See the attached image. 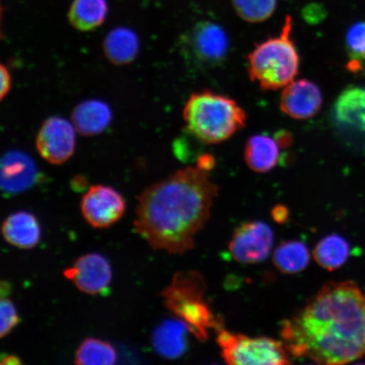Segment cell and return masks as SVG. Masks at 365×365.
I'll use <instances>...</instances> for the list:
<instances>
[{
    "label": "cell",
    "mask_w": 365,
    "mask_h": 365,
    "mask_svg": "<svg viewBox=\"0 0 365 365\" xmlns=\"http://www.w3.org/2000/svg\"><path fill=\"white\" fill-rule=\"evenodd\" d=\"M281 327L282 342L295 358L353 362L365 355V295L353 281L327 282Z\"/></svg>",
    "instance_id": "6da1fadb"
},
{
    "label": "cell",
    "mask_w": 365,
    "mask_h": 365,
    "mask_svg": "<svg viewBox=\"0 0 365 365\" xmlns=\"http://www.w3.org/2000/svg\"><path fill=\"white\" fill-rule=\"evenodd\" d=\"M218 186L197 166L180 170L137 196V235L154 250L184 255L211 216Z\"/></svg>",
    "instance_id": "7a4b0ae2"
},
{
    "label": "cell",
    "mask_w": 365,
    "mask_h": 365,
    "mask_svg": "<svg viewBox=\"0 0 365 365\" xmlns=\"http://www.w3.org/2000/svg\"><path fill=\"white\" fill-rule=\"evenodd\" d=\"M189 133L200 143L214 145L230 139L247 120L235 100L211 91L190 96L182 111Z\"/></svg>",
    "instance_id": "3957f363"
},
{
    "label": "cell",
    "mask_w": 365,
    "mask_h": 365,
    "mask_svg": "<svg viewBox=\"0 0 365 365\" xmlns=\"http://www.w3.org/2000/svg\"><path fill=\"white\" fill-rule=\"evenodd\" d=\"M293 17L287 16L279 35L257 44L248 56L250 78L263 91L284 89L295 81L300 58L292 38Z\"/></svg>",
    "instance_id": "277c9868"
},
{
    "label": "cell",
    "mask_w": 365,
    "mask_h": 365,
    "mask_svg": "<svg viewBox=\"0 0 365 365\" xmlns=\"http://www.w3.org/2000/svg\"><path fill=\"white\" fill-rule=\"evenodd\" d=\"M207 284L195 271L179 272L170 284L162 292L164 304L184 322L190 333L200 341L209 339V331H219L222 324L205 299Z\"/></svg>",
    "instance_id": "5b68a950"
},
{
    "label": "cell",
    "mask_w": 365,
    "mask_h": 365,
    "mask_svg": "<svg viewBox=\"0 0 365 365\" xmlns=\"http://www.w3.org/2000/svg\"><path fill=\"white\" fill-rule=\"evenodd\" d=\"M217 341L223 359L232 365L289 364V352L284 342L266 336L237 334L223 328L217 331Z\"/></svg>",
    "instance_id": "8992f818"
},
{
    "label": "cell",
    "mask_w": 365,
    "mask_h": 365,
    "mask_svg": "<svg viewBox=\"0 0 365 365\" xmlns=\"http://www.w3.org/2000/svg\"><path fill=\"white\" fill-rule=\"evenodd\" d=\"M190 58L203 67H216L225 61L230 42L223 27L205 21L196 24L185 39Z\"/></svg>",
    "instance_id": "52a82bcc"
},
{
    "label": "cell",
    "mask_w": 365,
    "mask_h": 365,
    "mask_svg": "<svg viewBox=\"0 0 365 365\" xmlns=\"http://www.w3.org/2000/svg\"><path fill=\"white\" fill-rule=\"evenodd\" d=\"M273 242V232L267 223L245 222L232 235L228 244V252L236 262L257 264L269 257Z\"/></svg>",
    "instance_id": "ba28073f"
},
{
    "label": "cell",
    "mask_w": 365,
    "mask_h": 365,
    "mask_svg": "<svg viewBox=\"0 0 365 365\" xmlns=\"http://www.w3.org/2000/svg\"><path fill=\"white\" fill-rule=\"evenodd\" d=\"M76 129L61 117H50L40 128L36 148L45 161L59 165L72 157L76 150Z\"/></svg>",
    "instance_id": "9c48e42d"
},
{
    "label": "cell",
    "mask_w": 365,
    "mask_h": 365,
    "mask_svg": "<svg viewBox=\"0 0 365 365\" xmlns=\"http://www.w3.org/2000/svg\"><path fill=\"white\" fill-rule=\"evenodd\" d=\"M125 200L110 186L91 185L81 199L85 220L95 228H107L120 221L125 212Z\"/></svg>",
    "instance_id": "30bf717a"
},
{
    "label": "cell",
    "mask_w": 365,
    "mask_h": 365,
    "mask_svg": "<svg viewBox=\"0 0 365 365\" xmlns=\"http://www.w3.org/2000/svg\"><path fill=\"white\" fill-rule=\"evenodd\" d=\"M63 276L82 293L91 295L106 291L113 277L110 263L98 253L82 255L71 267L63 271Z\"/></svg>",
    "instance_id": "8fae6325"
},
{
    "label": "cell",
    "mask_w": 365,
    "mask_h": 365,
    "mask_svg": "<svg viewBox=\"0 0 365 365\" xmlns=\"http://www.w3.org/2000/svg\"><path fill=\"white\" fill-rule=\"evenodd\" d=\"M323 103L322 90L313 81L300 79L291 82L282 89L280 108L294 120H308L321 110Z\"/></svg>",
    "instance_id": "7c38bea8"
},
{
    "label": "cell",
    "mask_w": 365,
    "mask_h": 365,
    "mask_svg": "<svg viewBox=\"0 0 365 365\" xmlns=\"http://www.w3.org/2000/svg\"><path fill=\"white\" fill-rule=\"evenodd\" d=\"M35 164L26 155L11 153L4 157L1 166V188L8 194L21 193L34 185Z\"/></svg>",
    "instance_id": "4fadbf2b"
},
{
    "label": "cell",
    "mask_w": 365,
    "mask_h": 365,
    "mask_svg": "<svg viewBox=\"0 0 365 365\" xmlns=\"http://www.w3.org/2000/svg\"><path fill=\"white\" fill-rule=\"evenodd\" d=\"M2 235L7 243L22 250L36 247L41 240L38 219L29 212L12 213L2 225Z\"/></svg>",
    "instance_id": "5bb4252c"
},
{
    "label": "cell",
    "mask_w": 365,
    "mask_h": 365,
    "mask_svg": "<svg viewBox=\"0 0 365 365\" xmlns=\"http://www.w3.org/2000/svg\"><path fill=\"white\" fill-rule=\"evenodd\" d=\"M112 118L110 107L100 100H88L79 103L71 115L77 132L84 136L103 133L110 125Z\"/></svg>",
    "instance_id": "9a60e30c"
},
{
    "label": "cell",
    "mask_w": 365,
    "mask_h": 365,
    "mask_svg": "<svg viewBox=\"0 0 365 365\" xmlns=\"http://www.w3.org/2000/svg\"><path fill=\"white\" fill-rule=\"evenodd\" d=\"M281 149L275 137L264 134L250 136L245 147V163L255 173L270 172L279 162Z\"/></svg>",
    "instance_id": "2e32d148"
},
{
    "label": "cell",
    "mask_w": 365,
    "mask_h": 365,
    "mask_svg": "<svg viewBox=\"0 0 365 365\" xmlns=\"http://www.w3.org/2000/svg\"><path fill=\"white\" fill-rule=\"evenodd\" d=\"M332 113L339 125L365 132V88L350 86L342 91Z\"/></svg>",
    "instance_id": "e0dca14e"
},
{
    "label": "cell",
    "mask_w": 365,
    "mask_h": 365,
    "mask_svg": "<svg viewBox=\"0 0 365 365\" xmlns=\"http://www.w3.org/2000/svg\"><path fill=\"white\" fill-rule=\"evenodd\" d=\"M140 48L138 36L127 27H117L109 31L103 42L105 56L116 66L133 62Z\"/></svg>",
    "instance_id": "ac0fdd59"
},
{
    "label": "cell",
    "mask_w": 365,
    "mask_h": 365,
    "mask_svg": "<svg viewBox=\"0 0 365 365\" xmlns=\"http://www.w3.org/2000/svg\"><path fill=\"white\" fill-rule=\"evenodd\" d=\"M190 331L184 322H163L153 333V344L156 352L166 359H177L186 349L185 333Z\"/></svg>",
    "instance_id": "d6986e66"
},
{
    "label": "cell",
    "mask_w": 365,
    "mask_h": 365,
    "mask_svg": "<svg viewBox=\"0 0 365 365\" xmlns=\"http://www.w3.org/2000/svg\"><path fill=\"white\" fill-rule=\"evenodd\" d=\"M107 0H74L68 13L74 29L90 31L101 26L108 15Z\"/></svg>",
    "instance_id": "ffe728a7"
},
{
    "label": "cell",
    "mask_w": 365,
    "mask_h": 365,
    "mask_svg": "<svg viewBox=\"0 0 365 365\" xmlns=\"http://www.w3.org/2000/svg\"><path fill=\"white\" fill-rule=\"evenodd\" d=\"M349 242L344 237L332 235L323 238L313 251L314 261L327 271L344 266L350 255Z\"/></svg>",
    "instance_id": "44dd1931"
},
{
    "label": "cell",
    "mask_w": 365,
    "mask_h": 365,
    "mask_svg": "<svg viewBox=\"0 0 365 365\" xmlns=\"http://www.w3.org/2000/svg\"><path fill=\"white\" fill-rule=\"evenodd\" d=\"M272 261L278 271L284 274L303 272L308 267L310 254L303 242L290 240L277 246Z\"/></svg>",
    "instance_id": "7402d4cb"
},
{
    "label": "cell",
    "mask_w": 365,
    "mask_h": 365,
    "mask_svg": "<svg viewBox=\"0 0 365 365\" xmlns=\"http://www.w3.org/2000/svg\"><path fill=\"white\" fill-rule=\"evenodd\" d=\"M117 353L107 341L93 339L81 342L75 356V363L79 365H112L117 362Z\"/></svg>",
    "instance_id": "603a6c76"
},
{
    "label": "cell",
    "mask_w": 365,
    "mask_h": 365,
    "mask_svg": "<svg viewBox=\"0 0 365 365\" xmlns=\"http://www.w3.org/2000/svg\"><path fill=\"white\" fill-rule=\"evenodd\" d=\"M232 4L242 20L261 23L270 19L276 11L277 0H232Z\"/></svg>",
    "instance_id": "cb8c5ba5"
},
{
    "label": "cell",
    "mask_w": 365,
    "mask_h": 365,
    "mask_svg": "<svg viewBox=\"0 0 365 365\" xmlns=\"http://www.w3.org/2000/svg\"><path fill=\"white\" fill-rule=\"evenodd\" d=\"M345 48L353 61H365V21L356 22L346 31Z\"/></svg>",
    "instance_id": "d4e9b609"
},
{
    "label": "cell",
    "mask_w": 365,
    "mask_h": 365,
    "mask_svg": "<svg viewBox=\"0 0 365 365\" xmlns=\"http://www.w3.org/2000/svg\"><path fill=\"white\" fill-rule=\"evenodd\" d=\"M0 317H1L0 337L3 339L4 336L10 334L14 328L20 322V318L18 316L15 304L7 297L1 298V302H0Z\"/></svg>",
    "instance_id": "484cf974"
},
{
    "label": "cell",
    "mask_w": 365,
    "mask_h": 365,
    "mask_svg": "<svg viewBox=\"0 0 365 365\" xmlns=\"http://www.w3.org/2000/svg\"><path fill=\"white\" fill-rule=\"evenodd\" d=\"M0 76H1V91L0 98L3 100L8 95L11 88V77L8 68L4 65L0 67Z\"/></svg>",
    "instance_id": "4316f807"
},
{
    "label": "cell",
    "mask_w": 365,
    "mask_h": 365,
    "mask_svg": "<svg viewBox=\"0 0 365 365\" xmlns=\"http://www.w3.org/2000/svg\"><path fill=\"white\" fill-rule=\"evenodd\" d=\"M216 165V160L215 158L212 156L211 154H202L197 158V163H196V166L200 168V170L210 172L213 170L214 167Z\"/></svg>",
    "instance_id": "83f0119b"
},
{
    "label": "cell",
    "mask_w": 365,
    "mask_h": 365,
    "mask_svg": "<svg viewBox=\"0 0 365 365\" xmlns=\"http://www.w3.org/2000/svg\"><path fill=\"white\" fill-rule=\"evenodd\" d=\"M279 144L282 149H287L291 147L292 143H293V136L291 135L289 132L286 130H280L277 132V134L274 135Z\"/></svg>",
    "instance_id": "f1b7e54d"
},
{
    "label": "cell",
    "mask_w": 365,
    "mask_h": 365,
    "mask_svg": "<svg viewBox=\"0 0 365 365\" xmlns=\"http://www.w3.org/2000/svg\"><path fill=\"white\" fill-rule=\"evenodd\" d=\"M287 217V211L284 207H282V205H278V207H276V208L273 209V217L275 218L276 221H284Z\"/></svg>",
    "instance_id": "f546056e"
},
{
    "label": "cell",
    "mask_w": 365,
    "mask_h": 365,
    "mask_svg": "<svg viewBox=\"0 0 365 365\" xmlns=\"http://www.w3.org/2000/svg\"><path fill=\"white\" fill-rule=\"evenodd\" d=\"M0 364L2 365H18L21 364V360L15 355L6 354L3 356Z\"/></svg>",
    "instance_id": "4dcf8cb0"
},
{
    "label": "cell",
    "mask_w": 365,
    "mask_h": 365,
    "mask_svg": "<svg viewBox=\"0 0 365 365\" xmlns=\"http://www.w3.org/2000/svg\"><path fill=\"white\" fill-rule=\"evenodd\" d=\"M10 284H9L7 282H2L1 285H0V296H1V298L7 297V295L10 294Z\"/></svg>",
    "instance_id": "1f68e13d"
}]
</instances>
